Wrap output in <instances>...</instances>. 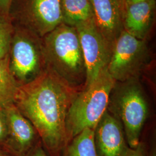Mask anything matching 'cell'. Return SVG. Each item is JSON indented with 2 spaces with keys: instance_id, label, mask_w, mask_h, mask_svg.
<instances>
[{
  "instance_id": "obj_17",
  "label": "cell",
  "mask_w": 156,
  "mask_h": 156,
  "mask_svg": "<svg viewBox=\"0 0 156 156\" xmlns=\"http://www.w3.org/2000/svg\"><path fill=\"white\" fill-rule=\"evenodd\" d=\"M8 132V119L6 109L0 108V148L5 142Z\"/></svg>"
},
{
  "instance_id": "obj_19",
  "label": "cell",
  "mask_w": 156,
  "mask_h": 156,
  "mask_svg": "<svg viewBox=\"0 0 156 156\" xmlns=\"http://www.w3.org/2000/svg\"><path fill=\"white\" fill-rule=\"evenodd\" d=\"M26 156H49L43 147L41 140Z\"/></svg>"
},
{
  "instance_id": "obj_6",
  "label": "cell",
  "mask_w": 156,
  "mask_h": 156,
  "mask_svg": "<svg viewBox=\"0 0 156 156\" xmlns=\"http://www.w3.org/2000/svg\"><path fill=\"white\" fill-rule=\"evenodd\" d=\"M151 62L146 41L138 39L124 30L114 46L107 71L116 82L140 78Z\"/></svg>"
},
{
  "instance_id": "obj_15",
  "label": "cell",
  "mask_w": 156,
  "mask_h": 156,
  "mask_svg": "<svg viewBox=\"0 0 156 156\" xmlns=\"http://www.w3.org/2000/svg\"><path fill=\"white\" fill-rule=\"evenodd\" d=\"M62 156H98L94 129L86 128L74 136L66 146Z\"/></svg>"
},
{
  "instance_id": "obj_1",
  "label": "cell",
  "mask_w": 156,
  "mask_h": 156,
  "mask_svg": "<svg viewBox=\"0 0 156 156\" xmlns=\"http://www.w3.org/2000/svg\"><path fill=\"white\" fill-rule=\"evenodd\" d=\"M79 92L48 69L19 88L14 105L36 129L49 156H62L69 142L66 119Z\"/></svg>"
},
{
  "instance_id": "obj_9",
  "label": "cell",
  "mask_w": 156,
  "mask_h": 156,
  "mask_svg": "<svg viewBox=\"0 0 156 156\" xmlns=\"http://www.w3.org/2000/svg\"><path fill=\"white\" fill-rule=\"evenodd\" d=\"M8 132L2 149L12 156H26L40 140L33 125L15 105L6 108Z\"/></svg>"
},
{
  "instance_id": "obj_4",
  "label": "cell",
  "mask_w": 156,
  "mask_h": 156,
  "mask_svg": "<svg viewBox=\"0 0 156 156\" xmlns=\"http://www.w3.org/2000/svg\"><path fill=\"white\" fill-rule=\"evenodd\" d=\"M115 82L106 69L92 83L78 93L66 119L69 141L86 128L94 129L107 110L110 93Z\"/></svg>"
},
{
  "instance_id": "obj_3",
  "label": "cell",
  "mask_w": 156,
  "mask_h": 156,
  "mask_svg": "<svg viewBox=\"0 0 156 156\" xmlns=\"http://www.w3.org/2000/svg\"><path fill=\"white\" fill-rule=\"evenodd\" d=\"M107 111L120 122L131 149L140 144L149 115V105L140 78L116 82L112 89Z\"/></svg>"
},
{
  "instance_id": "obj_13",
  "label": "cell",
  "mask_w": 156,
  "mask_h": 156,
  "mask_svg": "<svg viewBox=\"0 0 156 156\" xmlns=\"http://www.w3.org/2000/svg\"><path fill=\"white\" fill-rule=\"evenodd\" d=\"M62 23L76 27L94 20L90 0H61Z\"/></svg>"
},
{
  "instance_id": "obj_5",
  "label": "cell",
  "mask_w": 156,
  "mask_h": 156,
  "mask_svg": "<svg viewBox=\"0 0 156 156\" xmlns=\"http://www.w3.org/2000/svg\"><path fill=\"white\" fill-rule=\"evenodd\" d=\"M8 54L9 70L20 86L40 76L46 70L42 39L27 29L13 25Z\"/></svg>"
},
{
  "instance_id": "obj_12",
  "label": "cell",
  "mask_w": 156,
  "mask_h": 156,
  "mask_svg": "<svg viewBox=\"0 0 156 156\" xmlns=\"http://www.w3.org/2000/svg\"><path fill=\"white\" fill-rule=\"evenodd\" d=\"M156 0L124 4L123 28L138 39L147 41L154 24Z\"/></svg>"
},
{
  "instance_id": "obj_21",
  "label": "cell",
  "mask_w": 156,
  "mask_h": 156,
  "mask_svg": "<svg viewBox=\"0 0 156 156\" xmlns=\"http://www.w3.org/2000/svg\"><path fill=\"white\" fill-rule=\"evenodd\" d=\"M124 4H134L140 2L141 1H144L145 0H123Z\"/></svg>"
},
{
  "instance_id": "obj_8",
  "label": "cell",
  "mask_w": 156,
  "mask_h": 156,
  "mask_svg": "<svg viewBox=\"0 0 156 156\" xmlns=\"http://www.w3.org/2000/svg\"><path fill=\"white\" fill-rule=\"evenodd\" d=\"M75 28L86 65V88L94 81L101 72L107 69L113 49L98 32L94 20L81 24Z\"/></svg>"
},
{
  "instance_id": "obj_20",
  "label": "cell",
  "mask_w": 156,
  "mask_h": 156,
  "mask_svg": "<svg viewBox=\"0 0 156 156\" xmlns=\"http://www.w3.org/2000/svg\"><path fill=\"white\" fill-rule=\"evenodd\" d=\"M11 0H0V15L8 17Z\"/></svg>"
},
{
  "instance_id": "obj_2",
  "label": "cell",
  "mask_w": 156,
  "mask_h": 156,
  "mask_svg": "<svg viewBox=\"0 0 156 156\" xmlns=\"http://www.w3.org/2000/svg\"><path fill=\"white\" fill-rule=\"evenodd\" d=\"M42 39L46 69L73 89L83 90L86 69L76 28L62 23Z\"/></svg>"
},
{
  "instance_id": "obj_14",
  "label": "cell",
  "mask_w": 156,
  "mask_h": 156,
  "mask_svg": "<svg viewBox=\"0 0 156 156\" xmlns=\"http://www.w3.org/2000/svg\"><path fill=\"white\" fill-rule=\"evenodd\" d=\"M19 87L9 70L7 56L0 60V108L14 105Z\"/></svg>"
},
{
  "instance_id": "obj_18",
  "label": "cell",
  "mask_w": 156,
  "mask_h": 156,
  "mask_svg": "<svg viewBox=\"0 0 156 156\" xmlns=\"http://www.w3.org/2000/svg\"><path fill=\"white\" fill-rule=\"evenodd\" d=\"M127 156H146V145L140 141L135 148H130Z\"/></svg>"
},
{
  "instance_id": "obj_16",
  "label": "cell",
  "mask_w": 156,
  "mask_h": 156,
  "mask_svg": "<svg viewBox=\"0 0 156 156\" xmlns=\"http://www.w3.org/2000/svg\"><path fill=\"white\" fill-rule=\"evenodd\" d=\"M14 26L9 17L0 15V60L8 56Z\"/></svg>"
},
{
  "instance_id": "obj_7",
  "label": "cell",
  "mask_w": 156,
  "mask_h": 156,
  "mask_svg": "<svg viewBox=\"0 0 156 156\" xmlns=\"http://www.w3.org/2000/svg\"><path fill=\"white\" fill-rule=\"evenodd\" d=\"M8 17L43 38L62 23L61 0H11Z\"/></svg>"
},
{
  "instance_id": "obj_11",
  "label": "cell",
  "mask_w": 156,
  "mask_h": 156,
  "mask_svg": "<svg viewBox=\"0 0 156 156\" xmlns=\"http://www.w3.org/2000/svg\"><path fill=\"white\" fill-rule=\"evenodd\" d=\"M98 32L113 49L124 31L123 0H90Z\"/></svg>"
},
{
  "instance_id": "obj_10",
  "label": "cell",
  "mask_w": 156,
  "mask_h": 156,
  "mask_svg": "<svg viewBox=\"0 0 156 156\" xmlns=\"http://www.w3.org/2000/svg\"><path fill=\"white\" fill-rule=\"evenodd\" d=\"M98 156H127L130 149L123 126L106 110L94 129Z\"/></svg>"
},
{
  "instance_id": "obj_22",
  "label": "cell",
  "mask_w": 156,
  "mask_h": 156,
  "mask_svg": "<svg viewBox=\"0 0 156 156\" xmlns=\"http://www.w3.org/2000/svg\"><path fill=\"white\" fill-rule=\"evenodd\" d=\"M0 156H12L8 154L6 151H4L2 149L0 148Z\"/></svg>"
}]
</instances>
